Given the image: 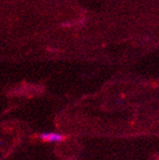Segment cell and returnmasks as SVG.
<instances>
[{
    "mask_svg": "<svg viewBox=\"0 0 159 160\" xmlns=\"http://www.w3.org/2000/svg\"><path fill=\"white\" fill-rule=\"evenodd\" d=\"M39 138L44 142H62L63 140V136L59 134V133H55V132H46V133L40 134Z\"/></svg>",
    "mask_w": 159,
    "mask_h": 160,
    "instance_id": "cell-1",
    "label": "cell"
},
{
    "mask_svg": "<svg viewBox=\"0 0 159 160\" xmlns=\"http://www.w3.org/2000/svg\"><path fill=\"white\" fill-rule=\"evenodd\" d=\"M3 145V141H0V147Z\"/></svg>",
    "mask_w": 159,
    "mask_h": 160,
    "instance_id": "cell-2",
    "label": "cell"
}]
</instances>
